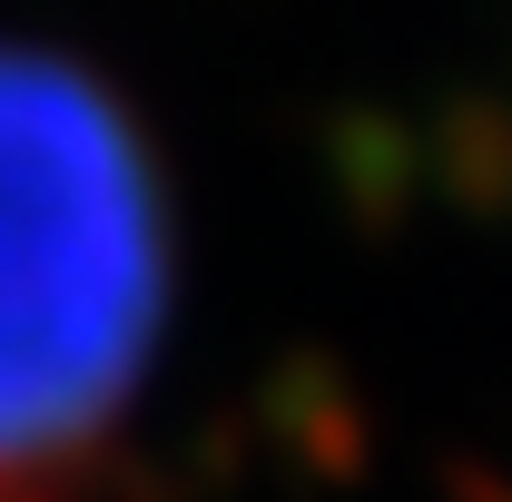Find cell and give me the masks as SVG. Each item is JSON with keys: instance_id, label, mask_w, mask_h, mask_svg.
I'll list each match as a JSON object with an SVG mask.
<instances>
[{"instance_id": "cell-1", "label": "cell", "mask_w": 512, "mask_h": 502, "mask_svg": "<svg viewBox=\"0 0 512 502\" xmlns=\"http://www.w3.org/2000/svg\"><path fill=\"white\" fill-rule=\"evenodd\" d=\"M168 306V217L128 109L0 40V483L40 493L119 434Z\"/></svg>"}]
</instances>
